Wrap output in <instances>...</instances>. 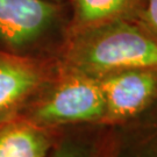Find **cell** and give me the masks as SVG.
Masks as SVG:
<instances>
[{
    "instance_id": "6da1fadb",
    "label": "cell",
    "mask_w": 157,
    "mask_h": 157,
    "mask_svg": "<svg viewBox=\"0 0 157 157\" xmlns=\"http://www.w3.org/2000/svg\"><path fill=\"white\" fill-rule=\"evenodd\" d=\"M62 67L99 79L130 69L157 67V41L136 20H118L67 37Z\"/></svg>"
},
{
    "instance_id": "7a4b0ae2",
    "label": "cell",
    "mask_w": 157,
    "mask_h": 157,
    "mask_svg": "<svg viewBox=\"0 0 157 157\" xmlns=\"http://www.w3.org/2000/svg\"><path fill=\"white\" fill-rule=\"evenodd\" d=\"M69 17L67 1L0 0V49L57 58L67 40Z\"/></svg>"
},
{
    "instance_id": "3957f363",
    "label": "cell",
    "mask_w": 157,
    "mask_h": 157,
    "mask_svg": "<svg viewBox=\"0 0 157 157\" xmlns=\"http://www.w3.org/2000/svg\"><path fill=\"white\" fill-rule=\"evenodd\" d=\"M58 61V59H57ZM105 102L98 79L62 67L20 115L55 129L102 126Z\"/></svg>"
},
{
    "instance_id": "277c9868",
    "label": "cell",
    "mask_w": 157,
    "mask_h": 157,
    "mask_svg": "<svg viewBox=\"0 0 157 157\" xmlns=\"http://www.w3.org/2000/svg\"><path fill=\"white\" fill-rule=\"evenodd\" d=\"M58 70L56 57H28L0 49V124L20 117Z\"/></svg>"
},
{
    "instance_id": "5b68a950",
    "label": "cell",
    "mask_w": 157,
    "mask_h": 157,
    "mask_svg": "<svg viewBox=\"0 0 157 157\" xmlns=\"http://www.w3.org/2000/svg\"><path fill=\"white\" fill-rule=\"evenodd\" d=\"M98 82L105 102L102 126H124L157 106V67L124 70Z\"/></svg>"
},
{
    "instance_id": "8992f818",
    "label": "cell",
    "mask_w": 157,
    "mask_h": 157,
    "mask_svg": "<svg viewBox=\"0 0 157 157\" xmlns=\"http://www.w3.org/2000/svg\"><path fill=\"white\" fill-rule=\"evenodd\" d=\"M62 133L22 117L12 119L0 124V157H48Z\"/></svg>"
},
{
    "instance_id": "52a82bcc",
    "label": "cell",
    "mask_w": 157,
    "mask_h": 157,
    "mask_svg": "<svg viewBox=\"0 0 157 157\" xmlns=\"http://www.w3.org/2000/svg\"><path fill=\"white\" fill-rule=\"evenodd\" d=\"M146 0H67L70 12L67 35L118 20H136Z\"/></svg>"
},
{
    "instance_id": "ba28073f",
    "label": "cell",
    "mask_w": 157,
    "mask_h": 157,
    "mask_svg": "<svg viewBox=\"0 0 157 157\" xmlns=\"http://www.w3.org/2000/svg\"><path fill=\"white\" fill-rule=\"evenodd\" d=\"M113 133L106 126L64 128L48 157H111Z\"/></svg>"
},
{
    "instance_id": "9c48e42d",
    "label": "cell",
    "mask_w": 157,
    "mask_h": 157,
    "mask_svg": "<svg viewBox=\"0 0 157 157\" xmlns=\"http://www.w3.org/2000/svg\"><path fill=\"white\" fill-rule=\"evenodd\" d=\"M113 157H157V112L111 127Z\"/></svg>"
},
{
    "instance_id": "30bf717a",
    "label": "cell",
    "mask_w": 157,
    "mask_h": 157,
    "mask_svg": "<svg viewBox=\"0 0 157 157\" xmlns=\"http://www.w3.org/2000/svg\"><path fill=\"white\" fill-rule=\"evenodd\" d=\"M148 33L157 41V0H146L136 17Z\"/></svg>"
},
{
    "instance_id": "8fae6325",
    "label": "cell",
    "mask_w": 157,
    "mask_h": 157,
    "mask_svg": "<svg viewBox=\"0 0 157 157\" xmlns=\"http://www.w3.org/2000/svg\"><path fill=\"white\" fill-rule=\"evenodd\" d=\"M57 1H67V0H57Z\"/></svg>"
},
{
    "instance_id": "7c38bea8",
    "label": "cell",
    "mask_w": 157,
    "mask_h": 157,
    "mask_svg": "<svg viewBox=\"0 0 157 157\" xmlns=\"http://www.w3.org/2000/svg\"><path fill=\"white\" fill-rule=\"evenodd\" d=\"M112 151H113V149H112ZM111 157H113V155H111Z\"/></svg>"
}]
</instances>
